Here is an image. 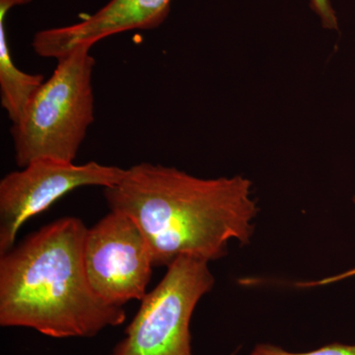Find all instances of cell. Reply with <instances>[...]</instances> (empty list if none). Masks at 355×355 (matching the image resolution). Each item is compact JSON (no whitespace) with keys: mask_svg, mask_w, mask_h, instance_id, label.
Here are the masks:
<instances>
[{"mask_svg":"<svg viewBox=\"0 0 355 355\" xmlns=\"http://www.w3.org/2000/svg\"><path fill=\"white\" fill-rule=\"evenodd\" d=\"M104 195L110 209L139 225L154 268L170 266L182 256L217 261L227 254L232 240L249 244L259 211L246 178L200 179L150 163L125 169Z\"/></svg>","mask_w":355,"mask_h":355,"instance_id":"1","label":"cell"},{"mask_svg":"<svg viewBox=\"0 0 355 355\" xmlns=\"http://www.w3.org/2000/svg\"><path fill=\"white\" fill-rule=\"evenodd\" d=\"M87 227L64 217L26 237L0 259V326L55 338H93L125 323L123 307L104 302L89 284Z\"/></svg>","mask_w":355,"mask_h":355,"instance_id":"2","label":"cell"},{"mask_svg":"<svg viewBox=\"0 0 355 355\" xmlns=\"http://www.w3.org/2000/svg\"><path fill=\"white\" fill-rule=\"evenodd\" d=\"M93 46L80 44L58 58L11 127L16 163L24 168L41 158L74 162L94 121Z\"/></svg>","mask_w":355,"mask_h":355,"instance_id":"3","label":"cell"},{"mask_svg":"<svg viewBox=\"0 0 355 355\" xmlns=\"http://www.w3.org/2000/svg\"><path fill=\"white\" fill-rule=\"evenodd\" d=\"M209 261L179 257L142 299L125 336L109 355H193L190 324L200 299L214 286Z\"/></svg>","mask_w":355,"mask_h":355,"instance_id":"4","label":"cell"},{"mask_svg":"<svg viewBox=\"0 0 355 355\" xmlns=\"http://www.w3.org/2000/svg\"><path fill=\"white\" fill-rule=\"evenodd\" d=\"M125 169L97 162H74L41 158L0 182V253L12 249L25 222L58 200L81 187L110 188L119 183Z\"/></svg>","mask_w":355,"mask_h":355,"instance_id":"5","label":"cell"},{"mask_svg":"<svg viewBox=\"0 0 355 355\" xmlns=\"http://www.w3.org/2000/svg\"><path fill=\"white\" fill-rule=\"evenodd\" d=\"M83 260L89 284L104 302L123 307L146 297L153 254L139 225L127 214L111 210L87 229Z\"/></svg>","mask_w":355,"mask_h":355,"instance_id":"6","label":"cell"},{"mask_svg":"<svg viewBox=\"0 0 355 355\" xmlns=\"http://www.w3.org/2000/svg\"><path fill=\"white\" fill-rule=\"evenodd\" d=\"M170 6L171 0H110L80 22L36 33L33 49L40 57L58 60L80 44L93 46L120 33L155 29L168 17Z\"/></svg>","mask_w":355,"mask_h":355,"instance_id":"7","label":"cell"},{"mask_svg":"<svg viewBox=\"0 0 355 355\" xmlns=\"http://www.w3.org/2000/svg\"><path fill=\"white\" fill-rule=\"evenodd\" d=\"M32 0H0V98L12 123L19 119L26 105L46 80L42 74L22 71L14 64L7 40V14L13 7L25 6Z\"/></svg>","mask_w":355,"mask_h":355,"instance_id":"8","label":"cell"},{"mask_svg":"<svg viewBox=\"0 0 355 355\" xmlns=\"http://www.w3.org/2000/svg\"><path fill=\"white\" fill-rule=\"evenodd\" d=\"M249 355H355V345L335 343L312 352H291L270 343H259Z\"/></svg>","mask_w":355,"mask_h":355,"instance_id":"9","label":"cell"},{"mask_svg":"<svg viewBox=\"0 0 355 355\" xmlns=\"http://www.w3.org/2000/svg\"><path fill=\"white\" fill-rule=\"evenodd\" d=\"M355 277V268H350L347 272L340 273V275H335V277H327L319 282H315V286H326V284H334V282H340V280L349 279V277Z\"/></svg>","mask_w":355,"mask_h":355,"instance_id":"10","label":"cell"},{"mask_svg":"<svg viewBox=\"0 0 355 355\" xmlns=\"http://www.w3.org/2000/svg\"><path fill=\"white\" fill-rule=\"evenodd\" d=\"M354 205H355V196H354Z\"/></svg>","mask_w":355,"mask_h":355,"instance_id":"11","label":"cell"}]
</instances>
